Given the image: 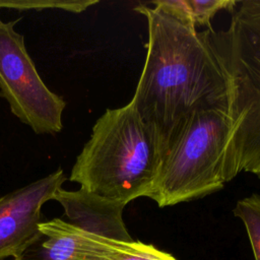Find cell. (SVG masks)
Instances as JSON below:
<instances>
[{"label": "cell", "instance_id": "3", "mask_svg": "<svg viewBox=\"0 0 260 260\" xmlns=\"http://www.w3.org/2000/svg\"><path fill=\"white\" fill-rule=\"evenodd\" d=\"M159 166L156 145L129 102L108 109L77 155L69 181L87 191L128 204L148 197Z\"/></svg>", "mask_w": 260, "mask_h": 260}, {"label": "cell", "instance_id": "4", "mask_svg": "<svg viewBox=\"0 0 260 260\" xmlns=\"http://www.w3.org/2000/svg\"><path fill=\"white\" fill-rule=\"evenodd\" d=\"M230 120L223 109L196 111L161 158L148 198L167 207L203 198L225 185Z\"/></svg>", "mask_w": 260, "mask_h": 260}, {"label": "cell", "instance_id": "6", "mask_svg": "<svg viewBox=\"0 0 260 260\" xmlns=\"http://www.w3.org/2000/svg\"><path fill=\"white\" fill-rule=\"evenodd\" d=\"M67 180L62 169L0 197V259L21 258L43 234L42 207Z\"/></svg>", "mask_w": 260, "mask_h": 260}, {"label": "cell", "instance_id": "9", "mask_svg": "<svg viewBox=\"0 0 260 260\" xmlns=\"http://www.w3.org/2000/svg\"><path fill=\"white\" fill-rule=\"evenodd\" d=\"M246 229L254 259L260 260V195L252 194L240 199L233 209Z\"/></svg>", "mask_w": 260, "mask_h": 260}, {"label": "cell", "instance_id": "12", "mask_svg": "<svg viewBox=\"0 0 260 260\" xmlns=\"http://www.w3.org/2000/svg\"><path fill=\"white\" fill-rule=\"evenodd\" d=\"M115 260H177L170 253L158 250L152 245L133 241L130 247Z\"/></svg>", "mask_w": 260, "mask_h": 260}, {"label": "cell", "instance_id": "2", "mask_svg": "<svg viewBox=\"0 0 260 260\" xmlns=\"http://www.w3.org/2000/svg\"><path fill=\"white\" fill-rule=\"evenodd\" d=\"M231 13L225 29H205L228 89L225 182L242 172L260 178V0L238 1Z\"/></svg>", "mask_w": 260, "mask_h": 260}, {"label": "cell", "instance_id": "7", "mask_svg": "<svg viewBox=\"0 0 260 260\" xmlns=\"http://www.w3.org/2000/svg\"><path fill=\"white\" fill-rule=\"evenodd\" d=\"M53 200L62 205L70 224L103 238L121 242L134 241L123 220V210L127 204L81 187L75 191L60 188Z\"/></svg>", "mask_w": 260, "mask_h": 260}, {"label": "cell", "instance_id": "1", "mask_svg": "<svg viewBox=\"0 0 260 260\" xmlns=\"http://www.w3.org/2000/svg\"><path fill=\"white\" fill-rule=\"evenodd\" d=\"M134 10L146 18L148 41L130 103L152 135L160 162L196 111L228 112L226 83L206 30L154 4Z\"/></svg>", "mask_w": 260, "mask_h": 260}, {"label": "cell", "instance_id": "5", "mask_svg": "<svg viewBox=\"0 0 260 260\" xmlns=\"http://www.w3.org/2000/svg\"><path fill=\"white\" fill-rule=\"evenodd\" d=\"M19 20L5 22L0 18V98L35 133H59L66 102L41 78L26 51L24 37L14 29Z\"/></svg>", "mask_w": 260, "mask_h": 260}, {"label": "cell", "instance_id": "11", "mask_svg": "<svg viewBox=\"0 0 260 260\" xmlns=\"http://www.w3.org/2000/svg\"><path fill=\"white\" fill-rule=\"evenodd\" d=\"M236 0H188L192 20L197 26H206V29H211V20L220 10L232 12L237 5Z\"/></svg>", "mask_w": 260, "mask_h": 260}, {"label": "cell", "instance_id": "13", "mask_svg": "<svg viewBox=\"0 0 260 260\" xmlns=\"http://www.w3.org/2000/svg\"><path fill=\"white\" fill-rule=\"evenodd\" d=\"M12 260H23L22 258H19V259H12Z\"/></svg>", "mask_w": 260, "mask_h": 260}, {"label": "cell", "instance_id": "10", "mask_svg": "<svg viewBox=\"0 0 260 260\" xmlns=\"http://www.w3.org/2000/svg\"><path fill=\"white\" fill-rule=\"evenodd\" d=\"M96 3H99L98 0H0V8L16 10H43L51 8L80 13Z\"/></svg>", "mask_w": 260, "mask_h": 260}, {"label": "cell", "instance_id": "8", "mask_svg": "<svg viewBox=\"0 0 260 260\" xmlns=\"http://www.w3.org/2000/svg\"><path fill=\"white\" fill-rule=\"evenodd\" d=\"M40 231L45 260H115L133 242H121L82 231L61 218L43 221Z\"/></svg>", "mask_w": 260, "mask_h": 260}]
</instances>
